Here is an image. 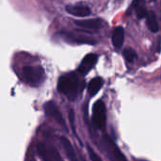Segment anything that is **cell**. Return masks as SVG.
Masks as SVG:
<instances>
[{"label": "cell", "mask_w": 161, "mask_h": 161, "mask_svg": "<svg viewBox=\"0 0 161 161\" xmlns=\"http://www.w3.org/2000/svg\"><path fill=\"white\" fill-rule=\"evenodd\" d=\"M58 90L70 100H75L80 91V81L77 75L70 73L59 77Z\"/></svg>", "instance_id": "cell-1"}, {"label": "cell", "mask_w": 161, "mask_h": 161, "mask_svg": "<svg viewBox=\"0 0 161 161\" xmlns=\"http://www.w3.org/2000/svg\"><path fill=\"white\" fill-rule=\"evenodd\" d=\"M22 79L31 87H39L45 79V73L42 67L25 66L22 69Z\"/></svg>", "instance_id": "cell-2"}, {"label": "cell", "mask_w": 161, "mask_h": 161, "mask_svg": "<svg viewBox=\"0 0 161 161\" xmlns=\"http://www.w3.org/2000/svg\"><path fill=\"white\" fill-rule=\"evenodd\" d=\"M103 148L110 161H127L125 156L121 152L114 141L108 136L105 135L102 141Z\"/></svg>", "instance_id": "cell-3"}, {"label": "cell", "mask_w": 161, "mask_h": 161, "mask_svg": "<svg viewBox=\"0 0 161 161\" xmlns=\"http://www.w3.org/2000/svg\"><path fill=\"white\" fill-rule=\"evenodd\" d=\"M92 121L98 129H104L107 123V109L103 101L95 102L92 108Z\"/></svg>", "instance_id": "cell-4"}, {"label": "cell", "mask_w": 161, "mask_h": 161, "mask_svg": "<svg viewBox=\"0 0 161 161\" xmlns=\"http://www.w3.org/2000/svg\"><path fill=\"white\" fill-rule=\"evenodd\" d=\"M44 111L50 118L55 120L59 125H61L64 129L67 130V125L64 121V118H63L60 110L58 109V108L57 107V105L54 102L50 101V102L45 103L44 104Z\"/></svg>", "instance_id": "cell-5"}, {"label": "cell", "mask_w": 161, "mask_h": 161, "mask_svg": "<svg viewBox=\"0 0 161 161\" xmlns=\"http://www.w3.org/2000/svg\"><path fill=\"white\" fill-rule=\"evenodd\" d=\"M97 59H98V56L96 54H89V55H87L83 58V60L81 61V63H80V65L78 67V72L82 75H87L94 67V65L97 62Z\"/></svg>", "instance_id": "cell-6"}, {"label": "cell", "mask_w": 161, "mask_h": 161, "mask_svg": "<svg viewBox=\"0 0 161 161\" xmlns=\"http://www.w3.org/2000/svg\"><path fill=\"white\" fill-rule=\"evenodd\" d=\"M66 11L71 15L77 17H86L92 13L91 8L85 5H69L66 7Z\"/></svg>", "instance_id": "cell-7"}, {"label": "cell", "mask_w": 161, "mask_h": 161, "mask_svg": "<svg viewBox=\"0 0 161 161\" xmlns=\"http://www.w3.org/2000/svg\"><path fill=\"white\" fill-rule=\"evenodd\" d=\"M75 24L84 29H99L103 25V21L99 18L75 21Z\"/></svg>", "instance_id": "cell-8"}, {"label": "cell", "mask_w": 161, "mask_h": 161, "mask_svg": "<svg viewBox=\"0 0 161 161\" xmlns=\"http://www.w3.org/2000/svg\"><path fill=\"white\" fill-rule=\"evenodd\" d=\"M125 41V29L122 26H117L114 28L112 33V43L116 50L123 47Z\"/></svg>", "instance_id": "cell-9"}, {"label": "cell", "mask_w": 161, "mask_h": 161, "mask_svg": "<svg viewBox=\"0 0 161 161\" xmlns=\"http://www.w3.org/2000/svg\"><path fill=\"white\" fill-rule=\"evenodd\" d=\"M60 142H61V144H62V147L64 149V152L68 158L69 161H79L77 157H76V154H75V151L72 145V143L70 142V141L66 138H61L60 139Z\"/></svg>", "instance_id": "cell-10"}, {"label": "cell", "mask_w": 161, "mask_h": 161, "mask_svg": "<svg viewBox=\"0 0 161 161\" xmlns=\"http://www.w3.org/2000/svg\"><path fill=\"white\" fill-rule=\"evenodd\" d=\"M61 35L63 36V39H66L69 42H77V43H94V42L92 40H91V39H89L88 37H85V36L75 35V34L70 33V32L61 33Z\"/></svg>", "instance_id": "cell-11"}, {"label": "cell", "mask_w": 161, "mask_h": 161, "mask_svg": "<svg viewBox=\"0 0 161 161\" xmlns=\"http://www.w3.org/2000/svg\"><path fill=\"white\" fill-rule=\"evenodd\" d=\"M103 79L101 77H94L93 79L91 80V82L88 85V92L91 96H94L95 94L98 93L100 89L103 86Z\"/></svg>", "instance_id": "cell-12"}, {"label": "cell", "mask_w": 161, "mask_h": 161, "mask_svg": "<svg viewBox=\"0 0 161 161\" xmlns=\"http://www.w3.org/2000/svg\"><path fill=\"white\" fill-rule=\"evenodd\" d=\"M146 18H147V25H148V28L150 29V31H152L154 33L158 32L159 29V26H158L156 13L154 11L150 10V11H148Z\"/></svg>", "instance_id": "cell-13"}, {"label": "cell", "mask_w": 161, "mask_h": 161, "mask_svg": "<svg viewBox=\"0 0 161 161\" xmlns=\"http://www.w3.org/2000/svg\"><path fill=\"white\" fill-rule=\"evenodd\" d=\"M134 6H135V11H136V14L138 16V18L140 19H142L144 17L147 16V9L146 8L144 7V5L142 3H139V2H135L134 3Z\"/></svg>", "instance_id": "cell-14"}, {"label": "cell", "mask_w": 161, "mask_h": 161, "mask_svg": "<svg viewBox=\"0 0 161 161\" xmlns=\"http://www.w3.org/2000/svg\"><path fill=\"white\" fill-rule=\"evenodd\" d=\"M123 56L127 62H132L137 58V54L132 48H125L123 52Z\"/></svg>", "instance_id": "cell-15"}, {"label": "cell", "mask_w": 161, "mask_h": 161, "mask_svg": "<svg viewBox=\"0 0 161 161\" xmlns=\"http://www.w3.org/2000/svg\"><path fill=\"white\" fill-rule=\"evenodd\" d=\"M88 148V153H89V156H90V158H91V160L92 161H103L102 160V158L90 147V146H88L87 147Z\"/></svg>", "instance_id": "cell-16"}, {"label": "cell", "mask_w": 161, "mask_h": 161, "mask_svg": "<svg viewBox=\"0 0 161 161\" xmlns=\"http://www.w3.org/2000/svg\"><path fill=\"white\" fill-rule=\"evenodd\" d=\"M69 120H70V124L72 125V128L75 132V113H74L73 109H70V111H69Z\"/></svg>", "instance_id": "cell-17"}, {"label": "cell", "mask_w": 161, "mask_h": 161, "mask_svg": "<svg viewBox=\"0 0 161 161\" xmlns=\"http://www.w3.org/2000/svg\"><path fill=\"white\" fill-rule=\"evenodd\" d=\"M82 161H85V160H84V159H83V160H82Z\"/></svg>", "instance_id": "cell-18"}]
</instances>
